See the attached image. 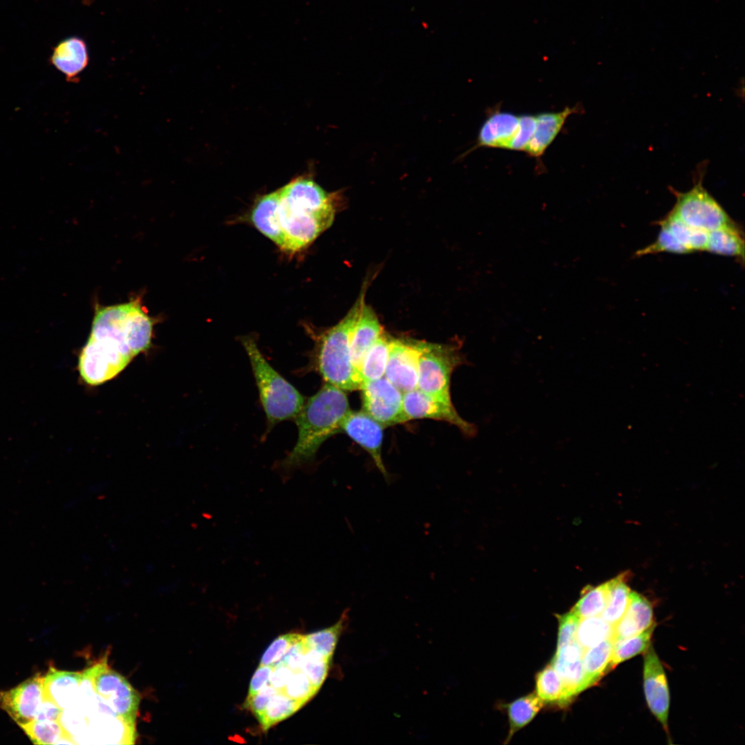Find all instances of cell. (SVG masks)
<instances>
[{
  "label": "cell",
  "instance_id": "6da1fadb",
  "mask_svg": "<svg viewBox=\"0 0 745 745\" xmlns=\"http://www.w3.org/2000/svg\"><path fill=\"white\" fill-rule=\"evenodd\" d=\"M154 320L139 298L123 304L97 305L91 332L79 359V370L91 386L106 382L148 348Z\"/></svg>",
  "mask_w": 745,
  "mask_h": 745
},
{
  "label": "cell",
  "instance_id": "7a4b0ae2",
  "mask_svg": "<svg viewBox=\"0 0 745 745\" xmlns=\"http://www.w3.org/2000/svg\"><path fill=\"white\" fill-rule=\"evenodd\" d=\"M350 410L344 390L326 382L305 401L295 418L298 428L296 444L276 466L282 480L287 481L295 470L314 461L321 445L341 430V424Z\"/></svg>",
  "mask_w": 745,
  "mask_h": 745
},
{
  "label": "cell",
  "instance_id": "3957f363",
  "mask_svg": "<svg viewBox=\"0 0 745 745\" xmlns=\"http://www.w3.org/2000/svg\"><path fill=\"white\" fill-rule=\"evenodd\" d=\"M366 286L356 301L336 325L322 332L317 340L314 362L326 383L343 390H360L362 381L353 367L350 352L351 335L365 304Z\"/></svg>",
  "mask_w": 745,
  "mask_h": 745
},
{
  "label": "cell",
  "instance_id": "277c9868",
  "mask_svg": "<svg viewBox=\"0 0 745 745\" xmlns=\"http://www.w3.org/2000/svg\"><path fill=\"white\" fill-rule=\"evenodd\" d=\"M241 342L249 357L268 430L295 419L305 403L304 396L268 362L253 336H244Z\"/></svg>",
  "mask_w": 745,
  "mask_h": 745
},
{
  "label": "cell",
  "instance_id": "5b68a950",
  "mask_svg": "<svg viewBox=\"0 0 745 745\" xmlns=\"http://www.w3.org/2000/svg\"><path fill=\"white\" fill-rule=\"evenodd\" d=\"M459 350V344L421 341L417 388L435 399L452 404L451 375L465 359Z\"/></svg>",
  "mask_w": 745,
  "mask_h": 745
},
{
  "label": "cell",
  "instance_id": "8992f818",
  "mask_svg": "<svg viewBox=\"0 0 745 745\" xmlns=\"http://www.w3.org/2000/svg\"><path fill=\"white\" fill-rule=\"evenodd\" d=\"M99 699L117 717L135 726L139 696L128 681L113 670L107 656L82 671Z\"/></svg>",
  "mask_w": 745,
  "mask_h": 745
},
{
  "label": "cell",
  "instance_id": "52a82bcc",
  "mask_svg": "<svg viewBox=\"0 0 745 745\" xmlns=\"http://www.w3.org/2000/svg\"><path fill=\"white\" fill-rule=\"evenodd\" d=\"M335 212L336 208L314 212L297 207L283 199L279 193L277 213L284 235L281 250L295 253L307 248L331 226Z\"/></svg>",
  "mask_w": 745,
  "mask_h": 745
},
{
  "label": "cell",
  "instance_id": "ba28073f",
  "mask_svg": "<svg viewBox=\"0 0 745 745\" xmlns=\"http://www.w3.org/2000/svg\"><path fill=\"white\" fill-rule=\"evenodd\" d=\"M703 175L686 192L672 188L676 198L675 203L669 212L686 224L711 232L735 223L703 186Z\"/></svg>",
  "mask_w": 745,
  "mask_h": 745
},
{
  "label": "cell",
  "instance_id": "9c48e42d",
  "mask_svg": "<svg viewBox=\"0 0 745 745\" xmlns=\"http://www.w3.org/2000/svg\"><path fill=\"white\" fill-rule=\"evenodd\" d=\"M364 411L384 427L408 421L403 406V393L385 377L361 384Z\"/></svg>",
  "mask_w": 745,
  "mask_h": 745
},
{
  "label": "cell",
  "instance_id": "30bf717a",
  "mask_svg": "<svg viewBox=\"0 0 745 745\" xmlns=\"http://www.w3.org/2000/svg\"><path fill=\"white\" fill-rule=\"evenodd\" d=\"M421 341L391 338L385 377L403 394L417 388Z\"/></svg>",
  "mask_w": 745,
  "mask_h": 745
},
{
  "label": "cell",
  "instance_id": "8fae6325",
  "mask_svg": "<svg viewBox=\"0 0 745 745\" xmlns=\"http://www.w3.org/2000/svg\"><path fill=\"white\" fill-rule=\"evenodd\" d=\"M43 679L38 673L12 688L0 691V708L19 726L35 719L44 699Z\"/></svg>",
  "mask_w": 745,
  "mask_h": 745
},
{
  "label": "cell",
  "instance_id": "7c38bea8",
  "mask_svg": "<svg viewBox=\"0 0 745 745\" xmlns=\"http://www.w3.org/2000/svg\"><path fill=\"white\" fill-rule=\"evenodd\" d=\"M403 406L408 420L425 418L444 421L455 426L468 437L477 432L475 425L461 417L453 404L435 399L418 388L404 393Z\"/></svg>",
  "mask_w": 745,
  "mask_h": 745
},
{
  "label": "cell",
  "instance_id": "4fadbf2b",
  "mask_svg": "<svg viewBox=\"0 0 745 745\" xmlns=\"http://www.w3.org/2000/svg\"><path fill=\"white\" fill-rule=\"evenodd\" d=\"M384 426L365 411L350 410L343 419L340 429L362 447L371 457L377 468L387 481L390 475L381 457Z\"/></svg>",
  "mask_w": 745,
  "mask_h": 745
},
{
  "label": "cell",
  "instance_id": "5bb4252c",
  "mask_svg": "<svg viewBox=\"0 0 745 745\" xmlns=\"http://www.w3.org/2000/svg\"><path fill=\"white\" fill-rule=\"evenodd\" d=\"M644 689L650 711L667 731L669 691L664 670L652 646L647 649L644 658Z\"/></svg>",
  "mask_w": 745,
  "mask_h": 745
},
{
  "label": "cell",
  "instance_id": "9a60e30c",
  "mask_svg": "<svg viewBox=\"0 0 745 745\" xmlns=\"http://www.w3.org/2000/svg\"><path fill=\"white\" fill-rule=\"evenodd\" d=\"M584 650L575 639L557 648L552 661L551 664L562 679L568 702L590 687L582 665Z\"/></svg>",
  "mask_w": 745,
  "mask_h": 745
},
{
  "label": "cell",
  "instance_id": "2e32d148",
  "mask_svg": "<svg viewBox=\"0 0 745 745\" xmlns=\"http://www.w3.org/2000/svg\"><path fill=\"white\" fill-rule=\"evenodd\" d=\"M281 197L290 204L318 212L336 208V193H328L312 179L299 177L279 189Z\"/></svg>",
  "mask_w": 745,
  "mask_h": 745
},
{
  "label": "cell",
  "instance_id": "e0dca14e",
  "mask_svg": "<svg viewBox=\"0 0 745 745\" xmlns=\"http://www.w3.org/2000/svg\"><path fill=\"white\" fill-rule=\"evenodd\" d=\"M519 117L497 109L492 111L481 125L475 144L464 155L481 147L508 150L517 130Z\"/></svg>",
  "mask_w": 745,
  "mask_h": 745
},
{
  "label": "cell",
  "instance_id": "ac0fdd59",
  "mask_svg": "<svg viewBox=\"0 0 745 745\" xmlns=\"http://www.w3.org/2000/svg\"><path fill=\"white\" fill-rule=\"evenodd\" d=\"M579 110L578 106H567L561 111L537 115L535 129L524 152L539 159L562 130L567 118Z\"/></svg>",
  "mask_w": 745,
  "mask_h": 745
},
{
  "label": "cell",
  "instance_id": "d6986e66",
  "mask_svg": "<svg viewBox=\"0 0 745 745\" xmlns=\"http://www.w3.org/2000/svg\"><path fill=\"white\" fill-rule=\"evenodd\" d=\"M382 332L375 312L370 306L364 304L354 326L350 342L351 362L359 375L366 352Z\"/></svg>",
  "mask_w": 745,
  "mask_h": 745
},
{
  "label": "cell",
  "instance_id": "ffe728a7",
  "mask_svg": "<svg viewBox=\"0 0 745 745\" xmlns=\"http://www.w3.org/2000/svg\"><path fill=\"white\" fill-rule=\"evenodd\" d=\"M650 602L639 593L630 591L628 607L622 618L613 626V642L637 635L653 624Z\"/></svg>",
  "mask_w": 745,
  "mask_h": 745
},
{
  "label": "cell",
  "instance_id": "44dd1931",
  "mask_svg": "<svg viewBox=\"0 0 745 745\" xmlns=\"http://www.w3.org/2000/svg\"><path fill=\"white\" fill-rule=\"evenodd\" d=\"M83 679L82 671L61 670L50 666L44 675V698L63 710L68 708L75 702Z\"/></svg>",
  "mask_w": 745,
  "mask_h": 745
},
{
  "label": "cell",
  "instance_id": "7402d4cb",
  "mask_svg": "<svg viewBox=\"0 0 745 745\" xmlns=\"http://www.w3.org/2000/svg\"><path fill=\"white\" fill-rule=\"evenodd\" d=\"M279 202V190L260 196L251 209L250 221L260 232L282 249L284 235L278 218Z\"/></svg>",
  "mask_w": 745,
  "mask_h": 745
},
{
  "label": "cell",
  "instance_id": "603a6c76",
  "mask_svg": "<svg viewBox=\"0 0 745 745\" xmlns=\"http://www.w3.org/2000/svg\"><path fill=\"white\" fill-rule=\"evenodd\" d=\"M50 61L65 75L67 81H77V77L86 68L89 61L85 41L79 37L63 40L54 48Z\"/></svg>",
  "mask_w": 745,
  "mask_h": 745
},
{
  "label": "cell",
  "instance_id": "cb8c5ba5",
  "mask_svg": "<svg viewBox=\"0 0 745 745\" xmlns=\"http://www.w3.org/2000/svg\"><path fill=\"white\" fill-rule=\"evenodd\" d=\"M705 250L744 261V240L739 226L734 223L709 232Z\"/></svg>",
  "mask_w": 745,
  "mask_h": 745
},
{
  "label": "cell",
  "instance_id": "d4e9b609",
  "mask_svg": "<svg viewBox=\"0 0 745 745\" xmlns=\"http://www.w3.org/2000/svg\"><path fill=\"white\" fill-rule=\"evenodd\" d=\"M613 642L611 638L584 650L582 665L590 686L596 684L610 670Z\"/></svg>",
  "mask_w": 745,
  "mask_h": 745
},
{
  "label": "cell",
  "instance_id": "484cf974",
  "mask_svg": "<svg viewBox=\"0 0 745 745\" xmlns=\"http://www.w3.org/2000/svg\"><path fill=\"white\" fill-rule=\"evenodd\" d=\"M391 338L382 332L366 352L360 369L362 384L375 381L384 377Z\"/></svg>",
  "mask_w": 745,
  "mask_h": 745
},
{
  "label": "cell",
  "instance_id": "4316f807",
  "mask_svg": "<svg viewBox=\"0 0 745 745\" xmlns=\"http://www.w3.org/2000/svg\"><path fill=\"white\" fill-rule=\"evenodd\" d=\"M19 726L34 744H75L64 731L59 720L34 719Z\"/></svg>",
  "mask_w": 745,
  "mask_h": 745
},
{
  "label": "cell",
  "instance_id": "83f0119b",
  "mask_svg": "<svg viewBox=\"0 0 745 745\" xmlns=\"http://www.w3.org/2000/svg\"><path fill=\"white\" fill-rule=\"evenodd\" d=\"M658 223L666 226L676 239L691 252L705 250L708 232L686 224L670 212L659 221Z\"/></svg>",
  "mask_w": 745,
  "mask_h": 745
},
{
  "label": "cell",
  "instance_id": "f1b7e54d",
  "mask_svg": "<svg viewBox=\"0 0 745 745\" xmlns=\"http://www.w3.org/2000/svg\"><path fill=\"white\" fill-rule=\"evenodd\" d=\"M630 590L622 574L610 580V590L606 606L601 617L614 626L623 616L630 599Z\"/></svg>",
  "mask_w": 745,
  "mask_h": 745
},
{
  "label": "cell",
  "instance_id": "f546056e",
  "mask_svg": "<svg viewBox=\"0 0 745 745\" xmlns=\"http://www.w3.org/2000/svg\"><path fill=\"white\" fill-rule=\"evenodd\" d=\"M656 624L653 623L643 632L613 642L610 670L617 664L630 659L647 650Z\"/></svg>",
  "mask_w": 745,
  "mask_h": 745
},
{
  "label": "cell",
  "instance_id": "4dcf8cb0",
  "mask_svg": "<svg viewBox=\"0 0 745 745\" xmlns=\"http://www.w3.org/2000/svg\"><path fill=\"white\" fill-rule=\"evenodd\" d=\"M544 702L535 694H530L515 700L507 706L510 731L508 739L513 735L528 724L537 715Z\"/></svg>",
  "mask_w": 745,
  "mask_h": 745
},
{
  "label": "cell",
  "instance_id": "1f68e13d",
  "mask_svg": "<svg viewBox=\"0 0 745 745\" xmlns=\"http://www.w3.org/2000/svg\"><path fill=\"white\" fill-rule=\"evenodd\" d=\"M609 590L610 581L596 587L588 586L571 610L580 619L601 615L607 604Z\"/></svg>",
  "mask_w": 745,
  "mask_h": 745
},
{
  "label": "cell",
  "instance_id": "d6a6232c",
  "mask_svg": "<svg viewBox=\"0 0 745 745\" xmlns=\"http://www.w3.org/2000/svg\"><path fill=\"white\" fill-rule=\"evenodd\" d=\"M536 692L543 702L564 705L568 703L561 678L552 664L547 666L536 676Z\"/></svg>",
  "mask_w": 745,
  "mask_h": 745
},
{
  "label": "cell",
  "instance_id": "836d02e7",
  "mask_svg": "<svg viewBox=\"0 0 745 745\" xmlns=\"http://www.w3.org/2000/svg\"><path fill=\"white\" fill-rule=\"evenodd\" d=\"M303 706L302 703L278 691L270 698L264 712L258 720L262 729L266 731L291 716Z\"/></svg>",
  "mask_w": 745,
  "mask_h": 745
},
{
  "label": "cell",
  "instance_id": "e575fe53",
  "mask_svg": "<svg viewBox=\"0 0 745 745\" xmlns=\"http://www.w3.org/2000/svg\"><path fill=\"white\" fill-rule=\"evenodd\" d=\"M347 619V613L344 612L333 626L304 635L307 648L331 659Z\"/></svg>",
  "mask_w": 745,
  "mask_h": 745
},
{
  "label": "cell",
  "instance_id": "d590c367",
  "mask_svg": "<svg viewBox=\"0 0 745 745\" xmlns=\"http://www.w3.org/2000/svg\"><path fill=\"white\" fill-rule=\"evenodd\" d=\"M613 629V626L600 615L584 618L579 620L575 638L579 644L586 649L611 638Z\"/></svg>",
  "mask_w": 745,
  "mask_h": 745
},
{
  "label": "cell",
  "instance_id": "8d00e7d4",
  "mask_svg": "<svg viewBox=\"0 0 745 745\" xmlns=\"http://www.w3.org/2000/svg\"><path fill=\"white\" fill-rule=\"evenodd\" d=\"M330 661V658L312 649H308L304 655L300 670L318 691L326 679Z\"/></svg>",
  "mask_w": 745,
  "mask_h": 745
},
{
  "label": "cell",
  "instance_id": "74e56055",
  "mask_svg": "<svg viewBox=\"0 0 745 745\" xmlns=\"http://www.w3.org/2000/svg\"><path fill=\"white\" fill-rule=\"evenodd\" d=\"M658 224L660 226V231L656 240L646 248L637 251L635 255L640 257L648 254H657L664 252L676 254H687L691 252L687 248L676 239L666 226L661 223Z\"/></svg>",
  "mask_w": 745,
  "mask_h": 745
},
{
  "label": "cell",
  "instance_id": "f35d334b",
  "mask_svg": "<svg viewBox=\"0 0 745 745\" xmlns=\"http://www.w3.org/2000/svg\"><path fill=\"white\" fill-rule=\"evenodd\" d=\"M317 691L318 690L312 686L308 677L299 670L293 671L282 693L304 705Z\"/></svg>",
  "mask_w": 745,
  "mask_h": 745
},
{
  "label": "cell",
  "instance_id": "ab89813d",
  "mask_svg": "<svg viewBox=\"0 0 745 745\" xmlns=\"http://www.w3.org/2000/svg\"><path fill=\"white\" fill-rule=\"evenodd\" d=\"M303 636L298 633H288L278 636L264 651L260 660V665H274L277 663L291 646L301 639Z\"/></svg>",
  "mask_w": 745,
  "mask_h": 745
},
{
  "label": "cell",
  "instance_id": "60d3db41",
  "mask_svg": "<svg viewBox=\"0 0 745 745\" xmlns=\"http://www.w3.org/2000/svg\"><path fill=\"white\" fill-rule=\"evenodd\" d=\"M535 126L536 115H521L517 130L510 143L508 150L524 152L533 135Z\"/></svg>",
  "mask_w": 745,
  "mask_h": 745
},
{
  "label": "cell",
  "instance_id": "b9f144b4",
  "mask_svg": "<svg viewBox=\"0 0 745 745\" xmlns=\"http://www.w3.org/2000/svg\"><path fill=\"white\" fill-rule=\"evenodd\" d=\"M558 618L559 632L557 648L562 646L576 639V631L579 620L581 619L572 610L564 615L558 616Z\"/></svg>",
  "mask_w": 745,
  "mask_h": 745
},
{
  "label": "cell",
  "instance_id": "7bdbcfd3",
  "mask_svg": "<svg viewBox=\"0 0 745 745\" xmlns=\"http://www.w3.org/2000/svg\"><path fill=\"white\" fill-rule=\"evenodd\" d=\"M277 692L270 684L266 685L256 694L247 696L244 706L259 719L264 712L270 698Z\"/></svg>",
  "mask_w": 745,
  "mask_h": 745
},
{
  "label": "cell",
  "instance_id": "ee69618b",
  "mask_svg": "<svg viewBox=\"0 0 745 745\" xmlns=\"http://www.w3.org/2000/svg\"><path fill=\"white\" fill-rule=\"evenodd\" d=\"M308 649L304 642V635L301 639L291 646L280 661L292 671L299 670L301 668L304 655Z\"/></svg>",
  "mask_w": 745,
  "mask_h": 745
},
{
  "label": "cell",
  "instance_id": "f6af8a7d",
  "mask_svg": "<svg viewBox=\"0 0 745 745\" xmlns=\"http://www.w3.org/2000/svg\"><path fill=\"white\" fill-rule=\"evenodd\" d=\"M273 665L259 666L251 678L248 696L256 694L268 685Z\"/></svg>",
  "mask_w": 745,
  "mask_h": 745
},
{
  "label": "cell",
  "instance_id": "bcb514c9",
  "mask_svg": "<svg viewBox=\"0 0 745 745\" xmlns=\"http://www.w3.org/2000/svg\"><path fill=\"white\" fill-rule=\"evenodd\" d=\"M292 673L293 671L290 668L281 661H279L273 665L269 681L270 684L277 691L282 692Z\"/></svg>",
  "mask_w": 745,
  "mask_h": 745
},
{
  "label": "cell",
  "instance_id": "7dc6e473",
  "mask_svg": "<svg viewBox=\"0 0 745 745\" xmlns=\"http://www.w3.org/2000/svg\"><path fill=\"white\" fill-rule=\"evenodd\" d=\"M62 712L63 709L61 708L53 702L44 698L37 711L35 719L39 720H59Z\"/></svg>",
  "mask_w": 745,
  "mask_h": 745
},
{
  "label": "cell",
  "instance_id": "c3c4849f",
  "mask_svg": "<svg viewBox=\"0 0 745 745\" xmlns=\"http://www.w3.org/2000/svg\"><path fill=\"white\" fill-rule=\"evenodd\" d=\"M108 486V482H97L89 485L88 490L89 493L96 495L103 492Z\"/></svg>",
  "mask_w": 745,
  "mask_h": 745
},
{
  "label": "cell",
  "instance_id": "681fc988",
  "mask_svg": "<svg viewBox=\"0 0 745 745\" xmlns=\"http://www.w3.org/2000/svg\"><path fill=\"white\" fill-rule=\"evenodd\" d=\"M107 544L108 548L111 552L114 553L118 550V546L117 545L116 542L112 539L108 540Z\"/></svg>",
  "mask_w": 745,
  "mask_h": 745
},
{
  "label": "cell",
  "instance_id": "f907efd6",
  "mask_svg": "<svg viewBox=\"0 0 745 745\" xmlns=\"http://www.w3.org/2000/svg\"><path fill=\"white\" fill-rule=\"evenodd\" d=\"M155 570V566L152 563H148V564H146L145 566H144V570L148 574H150V573H153Z\"/></svg>",
  "mask_w": 745,
  "mask_h": 745
}]
</instances>
